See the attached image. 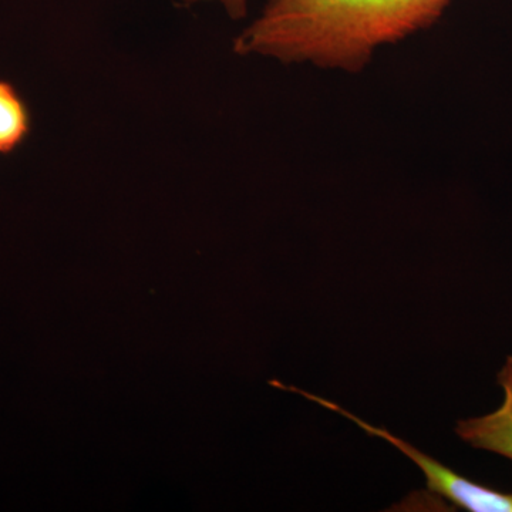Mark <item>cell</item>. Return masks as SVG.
<instances>
[{
	"instance_id": "3",
	"label": "cell",
	"mask_w": 512,
	"mask_h": 512,
	"mask_svg": "<svg viewBox=\"0 0 512 512\" xmlns=\"http://www.w3.org/2000/svg\"><path fill=\"white\" fill-rule=\"evenodd\" d=\"M497 383L504 393L501 406L485 416L458 421L456 433L471 447L512 461V356L507 357L498 372Z\"/></svg>"
},
{
	"instance_id": "5",
	"label": "cell",
	"mask_w": 512,
	"mask_h": 512,
	"mask_svg": "<svg viewBox=\"0 0 512 512\" xmlns=\"http://www.w3.org/2000/svg\"><path fill=\"white\" fill-rule=\"evenodd\" d=\"M184 5H195L200 2H218L231 19H244L248 13V0H178Z\"/></svg>"
},
{
	"instance_id": "4",
	"label": "cell",
	"mask_w": 512,
	"mask_h": 512,
	"mask_svg": "<svg viewBox=\"0 0 512 512\" xmlns=\"http://www.w3.org/2000/svg\"><path fill=\"white\" fill-rule=\"evenodd\" d=\"M30 131V113L25 101L9 82L0 80V154L13 153Z\"/></svg>"
},
{
	"instance_id": "1",
	"label": "cell",
	"mask_w": 512,
	"mask_h": 512,
	"mask_svg": "<svg viewBox=\"0 0 512 512\" xmlns=\"http://www.w3.org/2000/svg\"><path fill=\"white\" fill-rule=\"evenodd\" d=\"M453 0H266L238 55L359 73L377 50L436 25Z\"/></svg>"
},
{
	"instance_id": "2",
	"label": "cell",
	"mask_w": 512,
	"mask_h": 512,
	"mask_svg": "<svg viewBox=\"0 0 512 512\" xmlns=\"http://www.w3.org/2000/svg\"><path fill=\"white\" fill-rule=\"evenodd\" d=\"M269 384L281 390L301 394L306 399L318 403L319 406L353 421L360 429L367 431L372 436L389 441L394 447L399 448L404 456L409 457L416 466L420 467V470L426 476L427 488H429L430 493L441 495L456 507L471 512H512V493H503V491L485 487L483 484H478L476 481L460 476L456 471L441 464L436 458L427 456L423 451L417 450L412 444L394 436L390 431L360 420L355 414L349 413L348 410L342 409L330 400L305 392V390L298 389V387L286 386V384L279 383L278 380H271Z\"/></svg>"
}]
</instances>
